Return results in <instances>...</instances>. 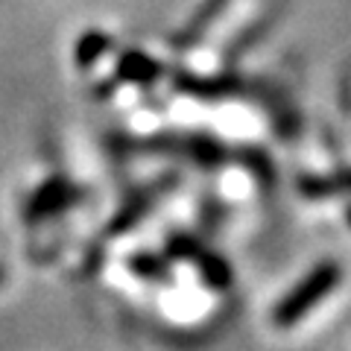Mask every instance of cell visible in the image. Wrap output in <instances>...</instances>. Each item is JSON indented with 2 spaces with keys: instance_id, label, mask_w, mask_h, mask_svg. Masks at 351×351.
Segmentation results:
<instances>
[{
  "instance_id": "obj_1",
  "label": "cell",
  "mask_w": 351,
  "mask_h": 351,
  "mask_svg": "<svg viewBox=\"0 0 351 351\" xmlns=\"http://www.w3.org/2000/svg\"><path fill=\"white\" fill-rule=\"evenodd\" d=\"M339 278H343V269H339V263H334V261L319 263V267H316L311 276H307V278L299 284V287H295V290L287 295V299L278 304V311H276V325H281V328L295 325V322L302 319V316L311 313L328 293L337 290Z\"/></svg>"
},
{
  "instance_id": "obj_2",
  "label": "cell",
  "mask_w": 351,
  "mask_h": 351,
  "mask_svg": "<svg viewBox=\"0 0 351 351\" xmlns=\"http://www.w3.org/2000/svg\"><path fill=\"white\" fill-rule=\"evenodd\" d=\"M123 71L129 73V76H135V80H141V76H152L156 73V64H152L147 56H138V53H129L126 56V62H123Z\"/></svg>"
},
{
  "instance_id": "obj_3",
  "label": "cell",
  "mask_w": 351,
  "mask_h": 351,
  "mask_svg": "<svg viewBox=\"0 0 351 351\" xmlns=\"http://www.w3.org/2000/svg\"><path fill=\"white\" fill-rule=\"evenodd\" d=\"M106 47V38L100 36V32H88V36L80 41V62H88L91 56H100Z\"/></svg>"
},
{
  "instance_id": "obj_4",
  "label": "cell",
  "mask_w": 351,
  "mask_h": 351,
  "mask_svg": "<svg viewBox=\"0 0 351 351\" xmlns=\"http://www.w3.org/2000/svg\"><path fill=\"white\" fill-rule=\"evenodd\" d=\"M0 278H3V269H0Z\"/></svg>"
}]
</instances>
